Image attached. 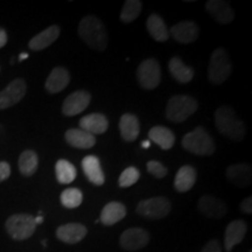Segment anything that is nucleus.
<instances>
[{
	"instance_id": "f257e3e1",
	"label": "nucleus",
	"mask_w": 252,
	"mask_h": 252,
	"mask_svg": "<svg viewBox=\"0 0 252 252\" xmlns=\"http://www.w3.org/2000/svg\"><path fill=\"white\" fill-rule=\"evenodd\" d=\"M78 35L90 48L104 52L108 47V32L103 21L96 15H87L78 25Z\"/></svg>"
},
{
	"instance_id": "f03ea898",
	"label": "nucleus",
	"mask_w": 252,
	"mask_h": 252,
	"mask_svg": "<svg viewBox=\"0 0 252 252\" xmlns=\"http://www.w3.org/2000/svg\"><path fill=\"white\" fill-rule=\"evenodd\" d=\"M215 124L217 131L234 141H242L247 134V128L236 115L231 106H220L215 111Z\"/></svg>"
},
{
	"instance_id": "7ed1b4c3",
	"label": "nucleus",
	"mask_w": 252,
	"mask_h": 252,
	"mask_svg": "<svg viewBox=\"0 0 252 252\" xmlns=\"http://www.w3.org/2000/svg\"><path fill=\"white\" fill-rule=\"evenodd\" d=\"M181 145L187 152L201 157L213 156L216 150L215 141L203 126H197L194 131L186 133Z\"/></svg>"
},
{
	"instance_id": "20e7f679",
	"label": "nucleus",
	"mask_w": 252,
	"mask_h": 252,
	"mask_svg": "<svg viewBox=\"0 0 252 252\" xmlns=\"http://www.w3.org/2000/svg\"><path fill=\"white\" fill-rule=\"evenodd\" d=\"M198 109L197 100L187 94H175L166 105V118L173 123H182Z\"/></svg>"
},
{
	"instance_id": "39448f33",
	"label": "nucleus",
	"mask_w": 252,
	"mask_h": 252,
	"mask_svg": "<svg viewBox=\"0 0 252 252\" xmlns=\"http://www.w3.org/2000/svg\"><path fill=\"white\" fill-rule=\"evenodd\" d=\"M231 71V61L226 50L224 48L214 50L208 65V80L213 84H222L228 80Z\"/></svg>"
},
{
	"instance_id": "423d86ee",
	"label": "nucleus",
	"mask_w": 252,
	"mask_h": 252,
	"mask_svg": "<svg viewBox=\"0 0 252 252\" xmlns=\"http://www.w3.org/2000/svg\"><path fill=\"white\" fill-rule=\"evenodd\" d=\"M5 229L9 237L15 241H25L35 232V219L28 214H14L6 220Z\"/></svg>"
},
{
	"instance_id": "0eeeda50",
	"label": "nucleus",
	"mask_w": 252,
	"mask_h": 252,
	"mask_svg": "<svg viewBox=\"0 0 252 252\" xmlns=\"http://www.w3.org/2000/svg\"><path fill=\"white\" fill-rule=\"evenodd\" d=\"M172 203L167 197L156 196L146 198L138 203L135 212L150 220H161L171 213Z\"/></svg>"
},
{
	"instance_id": "6e6552de",
	"label": "nucleus",
	"mask_w": 252,
	"mask_h": 252,
	"mask_svg": "<svg viewBox=\"0 0 252 252\" xmlns=\"http://www.w3.org/2000/svg\"><path fill=\"white\" fill-rule=\"evenodd\" d=\"M137 78L145 90H153L161 82V68L156 59L144 60L137 69Z\"/></svg>"
},
{
	"instance_id": "1a4fd4ad",
	"label": "nucleus",
	"mask_w": 252,
	"mask_h": 252,
	"mask_svg": "<svg viewBox=\"0 0 252 252\" xmlns=\"http://www.w3.org/2000/svg\"><path fill=\"white\" fill-rule=\"evenodd\" d=\"M26 82L23 78H15L0 91V110H5L15 105L24 98L26 94Z\"/></svg>"
},
{
	"instance_id": "9d476101",
	"label": "nucleus",
	"mask_w": 252,
	"mask_h": 252,
	"mask_svg": "<svg viewBox=\"0 0 252 252\" xmlns=\"http://www.w3.org/2000/svg\"><path fill=\"white\" fill-rule=\"evenodd\" d=\"M150 234L143 228L126 229L121 235L119 244L126 251H138L149 244Z\"/></svg>"
},
{
	"instance_id": "9b49d317",
	"label": "nucleus",
	"mask_w": 252,
	"mask_h": 252,
	"mask_svg": "<svg viewBox=\"0 0 252 252\" xmlns=\"http://www.w3.org/2000/svg\"><path fill=\"white\" fill-rule=\"evenodd\" d=\"M91 102V94L87 90H77L69 94L62 105V113L67 117H74L83 112Z\"/></svg>"
},
{
	"instance_id": "f8f14e48",
	"label": "nucleus",
	"mask_w": 252,
	"mask_h": 252,
	"mask_svg": "<svg viewBox=\"0 0 252 252\" xmlns=\"http://www.w3.org/2000/svg\"><path fill=\"white\" fill-rule=\"evenodd\" d=\"M197 209L202 215L212 220L222 219L228 213V206H226L224 201L210 196V195H203L198 200Z\"/></svg>"
},
{
	"instance_id": "ddd939ff",
	"label": "nucleus",
	"mask_w": 252,
	"mask_h": 252,
	"mask_svg": "<svg viewBox=\"0 0 252 252\" xmlns=\"http://www.w3.org/2000/svg\"><path fill=\"white\" fill-rule=\"evenodd\" d=\"M248 231V224L243 220H235L226 225L224 234V249L230 252L243 241Z\"/></svg>"
},
{
	"instance_id": "4468645a",
	"label": "nucleus",
	"mask_w": 252,
	"mask_h": 252,
	"mask_svg": "<svg viewBox=\"0 0 252 252\" xmlns=\"http://www.w3.org/2000/svg\"><path fill=\"white\" fill-rule=\"evenodd\" d=\"M225 176L229 182L236 187H248L251 184L252 178V169L251 166L248 163H232L225 171Z\"/></svg>"
},
{
	"instance_id": "2eb2a0df",
	"label": "nucleus",
	"mask_w": 252,
	"mask_h": 252,
	"mask_svg": "<svg viewBox=\"0 0 252 252\" xmlns=\"http://www.w3.org/2000/svg\"><path fill=\"white\" fill-rule=\"evenodd\" d=\"M88 234V229L86 225L81 223H67L59 226L56 230V237L63 243L76 244L86 237Z\"/></svg>"
},
{
	"instance_id": "dca6fc26",
	"label": "nucleus",
	"mask_w": 252,
	"mask_h": 252,
	"mask_svg": "<svg viewBox=\"0 0 252 252\" xmlns=\"http://www.w3.org/2000/svg\"><path fill=\"white\" fill-rule=\"evenodd\" d=\"M198 33H200V30H198L197 24L194 21H181L174 25L169 31V35L172 34L173 39L185 45L196 41Z\"/></svg>"
},
{
	"instance_id": "f3484780",
	"label": "nucleus",
	"mask_w": 252,
	"mask_h": 252,
	"mask_svg": "<svg viewBox=\"0 0 252 252\" xmlns=\"http://www.w3.org/2000/svg\"><path fill=\"white\" fill-rule=\"evenodd\" d=\"M206 9L217 23L220 25H228L232 23L235 13L229 2L223 0H209L206 2Z\"/></svg>"
},
{
	"instance_id": "a211bd4d",
	"label": "nucleus",
	"mask_w": 252,
	"mask_h": 252,
	"mask_svg": "<svg viewBox=\"0 0 252 252\" xmlns=\"http://www.w3.org/2000/svg\"><path fill=\"white\" fill-rule=\"evenodd\" d=\"M109 127V121L103 113H90L80 119V128L88 133L97 135L105 133Z\"/></svg>"
},
{
	"instance_id": "6ab92c4d",
	"label": "nucleus",
	"mask_w": 252,
	"mask_h": 252,
	"mask_svg": "<svg viewBox=\"0 0 252 252\" xmlns=\"http://www.w3.org/2000/svg\"><path fill=\"white\" fill-rule=\"evenodd\" d=\"M82 168L91 184L102 186L105 182V175L100 167V161L96 156H88L82 160Z\"/></svg>"
},
{
	"instance_id": "aec40b11",
	"label": "nucleus",
	"mask_w": 252,
	"mask_h": 252,
	"mask_svg": "<svg viewBox=\"0 0 252 252\" xmlns=\"http://www.w3.org/2000/svg\"><path fill=\"white\" fill-rule=\"evenodd\" d=\"M60 33H61V30H60L58 25H53V26L46 28L45 31L36 34L33 39H31L28 47H30V49L34 50V52L46 49L47 47H49L58 40Z\"/></svg>"
},
{
	"instance_id": "412c9836",
	"label": "nucleus",
	"mask_w": 252,
	"mask_h": 252,
	"mask_svg": "<svg viewBox=\"0 0 252 252\" xmlns=\"http://www.w3.org/2000/svg\"><path fill=\"white\" fill-rule=\"evenodd\" d=\"M70 82V74L64 67H55L46 81V90L49 94H58L64 90Z\"/></svg>"
},
{
	"instance_id": "4be33fe9",
	"label": "nucleus",
	"mask_w": 252,
	"mask_h": 252,
	"mask_svg": "<svg viewBox=\"0 0 252 252\" xmlns=\"http://www.w3.org/2000/svg\"><path fill=\"white\" fill-rule=\"evenodd\" d=\"M65 141L71 147L80 150H89L96 144V137L81 128H70L65 132Z\"/></svg>"
},
{
	"instance_id": "5701e85b",
	"label": "nucleus",
	"mask_w": 252,
	"mask_h": 252,
	"mask_svg": "<svg viewBox=\"0 0 252 252\" xmlns=\"http://www.w3.org/2000/svg\"><path fill=\"white\" fill-rule=\"evenodd\" d=\"M197 172L193 166L185 165L179 169L174 179V188L179 193H187L196 182Z\"/></svg>"
},
{
	"instance_id": "b1692460",
	"label": "nucleus",
	"mask_w": 252,
	"mask_h": 252,
	"mask_svg": "<svg viewBox=\"0 0 252 252\" xmlns=\"http://www.w3.org/2000/svg\"><path fill=\"white\" fill-rule=\"evenodd\" d=\"M119 130H121V135L123 140L132 143L138 138L140 132V124L139 119L135 117L132 113H125L122 116L119 121Z\"/></svg>"
},
{
	"instance_id": "393cba45",
	"label": "nucleus",
	"mask_w": 252,
	"mask_h": 252,
	"mask_svg": "<svg viewBox=\"0 0 252 252\" xmlns=\"http://www.w3.org/2000/svg\"><path fill=\"white\" fill-rule=\"evenodd\" d=\"M126 213H127V210H126L124 204L122 202H117V201H112V202H109L103 208L99 220L104 225L110 226L124 219Z\"/></svg>"
},
{
	"instance_id": "a878e982",
	"label": "nucleus",
	"mask_w": 252,
	"mask_h": 252,
	"mask_svg": "<svg viewBox=\"0 0 252 252\" xmlns=\"http://www.w3.org/2000/svg\"><path fill=\"white\" fill-rule=\"evenodd\" d=\"M168 70L173 78L181 84L189 83L194 78V69L186 65L179 56H174L169 60Z\"/></svg>"
},
{
	"instance_id": "bb28decb",
	"label": "nucleus",
	"mask_w": 252,
	"mask_h": 252,
	"mask_svg": "<svg viewBox=\"0 0 252 252\" xmlns=\"http://www.w3.org/2000/svg\"><path fill=\"white\" fill-rule=\"evenodd\" d=\"M146 28L150 35L158 42H165L169 39V31L160 15L151 14L146 21Z\"/></svg>"
},
{
	"instance_id": "cd10ccee",
	"label": "nucleus",
	"mask_w": 252,
	"mask_h": 252,
	"mask_svg": "<svg viewBox=\"0 0 252 252\" xmlns=\"http://www.w3.org/2000/svg\"><path fill=\"white\" fill-rule=\"evenodd\" d=\"M149 138L162 150H171L175 143V134L165 126H154L149 132Z\"/></svg>"
},
{
	"instance_id": "c85d7f7f",
	"label": "nucleus",
	"mask_w": 252,
	"mask_h": 252,
	"mask_svg": "<svg viewBox=\"0 0 252 252\" xmlns=\"http://www.w3.org/2000/svg\"><path fill=\"white\" fill-rule=\"evenodd\" d=\"M19 171L24 176H32L39 167V157L32 150L24 151L19 157Z\"/></svg>"
},
{
	"instance_id": "c756f323",
	"label": "nucleus",
	"mask_w": 252,
	"mask_h": 252,
	"mask_svg": "<svg viewBox=\"0 0 252 252\" xmlns=\"http://www.w3.org/2000/svg\"><path fill=\"white\" fill-rule=\"evenodd\" d=\"M56 179L61 185H69L76 179L77 171L75 166L68 160L61 159L55 165Z\"/></svg>"
},
{
	"instance_id": "7c9ffc66",
	"label": "nucleus",
	"mask_w": 252,
	"mask_h": 252,
	"mask_svg": "<svg viewBox=\"0 0 252 252\" xmlns=\"http://www.w3.org/2000/svg\"><path fill=\"white\" fill-rule=\"evenodd\" d=\"M141 8H143V4L139 0H127L123 6L121 20L124 24H131L139 17Z\"/></svg>"
},
{
	"instance_id": "2f4dec72",
	"label": "nucleus",
	"mask_w": 252,
	"mask_h": 252,
	"mask_svg": "<svg viewBox=\"0 0 252 252\" xmlns=\"http://www.w3.org/2000/svg\"><path fill=\"white\" fill-rule=\"evenodd\" d=\"M60 200H61L62 206L64 208H68V209H75V208L80 207L82 204L83 195H82V191L80 189L68 188L62 191L61 196H60Z\"/></svg>"
},
{
	"instance_id": "473e14b6",
	"label": "nucleus",
	"mask_w": 252,
	"mask_h": 252,
	"mask_svg": "<svg viewBox=\"0 0 252 252\" xmlns=\"http://www.w3.org/2000/svg\"><path fill=\"white\" fill-rule=\"evenodd\" d=\"M139 178H140L139 169L135 168L133 166L127 167V168L123 171L121 176H119L118 185L119 187L122 188L131 187V186H133L135 182L139 180Z\"/></svg>"
},
{
	"instance_id": "72a5a7b5",
	"label": "nucleus",
	"mask_w": 252,
	"mask_h": 252,
	"mask_svg": "<svg viewBox=\"0 0 252 252\" xmlns=\"http://www.w3.org/2000/svg\"><path fill=\"white\" fill-rule=\"evenodd\" d=\"M147 171L151 175H153L157 179H162L168 174V169L161 162L156 161V160H151V161L147 162Z\"/></svg>"
},
{
	"instance_id": "f704fd0d",
	"label": "nucleus",
	"mask_w": 252,
	"mask_h": 252,
	"mask_svg": "<svg viewBox=\"0 0 252 252\" xmlns=\"http://www.w3.org/2000/svg\"><path fill=\"white\" fill-rule=\"evenodd\" d=\"M201 252H222V249H220V242L217 239H210L202 248Z\"/></svg>"
},
{
	"instance_id": "c9c22d12",
	"label": "nucleus",
	"mask_w": 252,
	"mask_h": 252,
	"mask_svg": "<svg viewBox=\"0 0 252 252\" xmlns=\"http://www.w3.org/2000/svg\"><path fill=\"white\" fill-rule=\"evenodd\" d=\"M11 175V166L8 162L1 161L0 162V182L7 180Z\"/></svg>"
},
{
	"instance_id": "e433bc0d",
	"label": "nucleus",
	"mask_w": 252,
	"mask_h": 252,
	"mask_svg": "<svg viewBox=\"0 0 252 252\" xmlns=\"http://www.w3.org/2000/svg\"><path fill=\"white\" fill-rule=\"evenodd\" d=\"M241 210L242 213L248 214V215H251L252 214V197L249 196L244 198L241 202Z\"/></svg>"
},
{
	"instance_id": "4c0bfd02",
	"label": "nucleus",
	"mask_w": 252,
	"mask_h": 252,
	"mask_svg": "<svg viewBox=\"0 0 252 252\" xmlns=\"http://www.w3.org/2000/svg\"><path fill=\"white\" fill-rule=\"evenodd\" d=\"M6 43H7V34L2 28H0V48L5 47Z\"/></svg>"
},
{
	"instance_id": "58836bf2",
	"label": "nucleus",
	"mask_w": 252,
	"mask_h": 252,
	"mask_svg": "<svg viewBox=\"0 0 252 252\" xmlns=\"http://www.w3.org/2000/svg\"><path fill=\"white\" fill-rule=\"evenodd\" d=\"M150 140H145V141H143V143H141V146L144 147V149H149L150 147Z\"/></svg>"
},
{
	"instance_id": "ea45409f",
	"label": "nucleus",
	"mask_w": 252,
	"mask_h": 252,
	"mask_svg": "<svg viewBox=\"0 0 252 252\" xmlns=\"http://www.w3.org/2000/svg\"><path fill=\"white\" fill-rule=\"evenodd\" d=\"M43 222V217L42 216H37L36 219H35V223H36V225L37 224H40V223H42Z\"/></svg>"
},
{
	"instance_id": "a19ab883",
	"label": "nucleus",
	"mask_w": 252,
	"mask_h": 252,
	"mask_svg": "<svg viewBox=\"0 0 252 252\" xmlns=\"http://www.w3.org/2000/svg\"><path fill=\"white\" fill-rule=\"evenodd\" d=\"M28 58V54H26V53H23V54H20V56H19V59H20V61H23V60L27 59Z\"/></svg>"
},
{
	"instance_id": "79ce46f5",
	"label": "nucleus",
	"mask_w": 252,
	"mask_h": 252,
	"mask_svg": "<svg viewBox=\"0 0 252 252\" xmlns=\"http://www.w3.org/2000/svg\"><path fill=\"white\" fill-rule=\"evenodd\" d=\"M249 252H252V251H249Z\"/></svg>"
}]
</instances>
